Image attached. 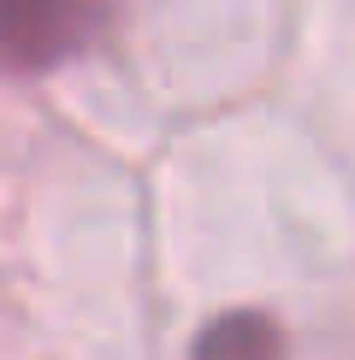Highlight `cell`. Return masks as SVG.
<instances>
[{"label":"cell","mask_w":355,"mask_h":360,"mask_svg":"<svg viewBox=\"0 0 355 360\" xmlns=\"http://www.w3.org/2000/svg\"><path fill=\"white\" fill-rule=\"evenodd\" d=\"M95 0H0V71H48L95 36Z\"/></svg>","instance_id":"6da1fadb"},{"label":"cell","mask_w":355,"mask_h":360,"mask_svg":"<svg viewBox=\"0 0 355 360\" xmlns=\"http://www.w3.org/2000/svg\"><path fill=\"white\" fill-rule=\"evenodd\" d=\"M285 325L261 307H231L196 337V360H285Z\"/></svg>","instance_id":"7a4b0ae2"}]
</instances>
